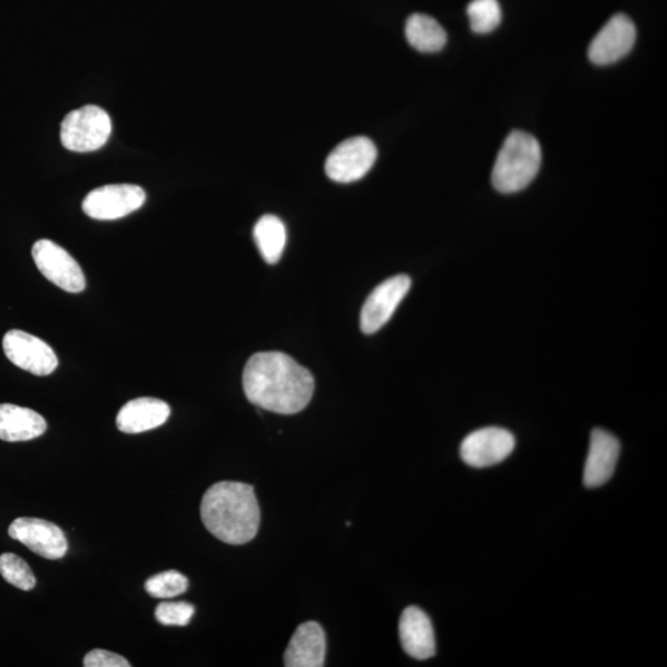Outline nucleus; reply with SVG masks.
<instances>
[{
  "instance_id": "nucleus-1",
  "label": "nucleus",
  "mask_w": 667,
  "mask_h": 667,
  "mask_svg": "<svg viewBox=\"0 0 667 667\" xmlns=\"http://www.w3.org/2000/svg\"><path fill=\"white\" fill-rule=\"evenodd\" d=\"M242 386L252 405L290 416L309 405L314 377L283 352H258L245 366Z\"/></svg>"
},
{
  "instance_id": "nucleus-2",
  "label": "nucleus",
  "mask_w": 667,
  "mask_h": 667,
  "mask_svg": "<svg viewBox=\"0 0 667 667\" xmlns=\"http://www.w3.org/2000/svg\"><path fill=\"white\" fill-rule=\"evenodd\" d=\"M201 517L205 528L219 541L247 544L257 536L260 527V507L253 487L223 481L204 494Z\"/></svg>"
},
{
  "instance_id": "nucleus-3",
  "label": "nucleus",
  "mask_w": 667,
  "mask_h": 667,
  "mask_svg": "<svg viewBox=\"0 0 667 667\" xmlns=\"http://www.w3.org/2000/svg\"><path fill=\"white\" fill-rule=\"evenodd\" d=\"M541 166V144L531 134L513 132L498 152L493 171L494 188L506 194L521 192L534 181Z\"/></svg>"
},
{
  "instance_id": "nucleus-4",
  "label": "nucleus",
  "mask_w": 667,
  "mask_h": 667,
  "mask_svg": "<svg viewBox=\"0 0 667 667\" xmlns=\"http://www.w3.org/2000/svg\"><path fill=\"white\" fill-rule=\"evenodd\" d=\"M112 134L111 116L97 105H86L67 114L61 124V143L74 152L100 150Z\"/></svg>"
},
{
  "instance_id": "nucleus-5",
  "label": "nucleus",
  "mask_w": 667,
  "mask_h": 667,
  "mask_svg": "<svg viewBox=\"0 0 667 667\" xmlns=\"http://www.w3.org/2000/svg\"><path fill=\"white\" fill-rule=\"evenodd\" d=\"M376 159V146L369 137H351L330 152L326 162V172L332 181L355 182L368 174Z\"/></svg>"
},
{
  "instance_id": "nucleus-6",
  "label": "nucleus",
  "mask_w": 667,
  "mask_h": 667,
  "mask_svg": "<svg viewBox=\"0 0 667 667\" xmlns=\"http://www.w3.org/2000/svg\"><path fill=\"white\" fill-rule=\"evenodd\" d=\"M146 193L136 184H108L92 191L83 201V212L97 221H116L140 210Z\"/></svg>"
},
{
  "instance_id": "nucleus-7",
  "label": "nucleus",
  "mask_w": 667,
  "mask_h": 667,
  "mask_svg": "<svg viewBox=\"0 0 667 667\" xmlns=\"http://www.w3.org/2000/svg\"><path fill=\"white\" fill-rule=\"evenodd\" d=\"M33 259L44 278L57 287L70 293L86 290V278L80 264L60 245L47 239L36 241Z\"/></svg>"
},
{
  "instance_id": "nucleus-8",
  "label": "nucleus",
  "mask_w": 667,
  "mask_h": 667,
  "mask_svg": "<svg viewBox=\"0 0 667 667\" xmlns=\"http://www.w3.org/2000/svg\"><path fill=\"white\" fill-rule=\"evenodd\" d=\"M5 357L18 368L36 376H48L58 366L55 351L46 342L23 330L8 331L3 339Z\"/></svg>"
},
{
  "instance_id": "nucleus-9",
  "label": "nucleus",
  "mask_w": 667,
  "mask_h": 667,
  "mask_svg": "<svg viewBox=\"0 0 667 667\" xmlns=\"http://www.w3.org/2000/svg\"><path fill=\"white\" fill-rule=\"evenodd\" d=\"M516 448L511 431L489 427L474 431L460 448L461 459L473 467H488L502 463Z\"/></svg>"
},
{
  "instance_id": "nucleus-10",
  "label": "nucleus",
  "mask_w": 667,
  "mask_h": 667,
  "mask_svg": "<svg viewBox=\"0 0 667 667\" xmlns=\"http://www.w3.org/2000/svg\"><path fill=\"white\" fill-rule=\"evenodd\" d=\"M8 534L48 561H58L67 553V539L61 528L44 519L18 518L9 527Z\"/></svg>"
},
{
  "instance_id": "nucleus-11",
  "label": "nucleus",
  "mask_w": 667,
  "mask_h": 667,
  "mask_svg": "<svg viewBox=\"0 0 667 667\" xmlns=\"http://www.w3.org/2000/svg\"><path fill=\"white\" fill-rule=\"evenodd\" d=\"M636 29L630 16L615 14L595 36L588 57L598 66L612 65L632 52Z\"/></svg>"
},
{
  "instance_id": "nucleus-12",
  "label": "nucleus",
  "mask_w": 667,
  "mask_h": 667,
  "mask_svg": "<svg viewBox=\"0 0 667 667\" xmlns=\"http://www.w3.org/2000/svg\"><path fill=\"white\" fill-rule=\"evenodd\" d=\"M406 274L391 278L372 292L361 310L360 327L365 334L378 331L394 316L399 303L410 290Z\"/></svg>"
},
{
  "instance_id": "nucleus-13",
  "label": "nucleus",
  "mask_w": 667,
  "mask_h": 667,
  "mask_svg": "<svg viewBox=\"0 0 667 667\" xmlns=\"http://www.w3.org/2000/svg\"><path fill=\"white\" fill-rule=\"evenodd\" d=\"M620 453L621 444L614 436L603 429H595L584 471L586 487L596 488L607 484L614 474Z\"/></svg>"
},
{
  "instance_id": "nucleus-14",
  "label": "nucleus",
  "mask_w": 667,
  "mask_h": 667,
  "mask_svg": "<svg viewBox=\"0 0 667 667\" xmlns=\"http://www.w3.org/2000/svg\"><path fill=\"white\" fill-rule=\"evenodd\" d=\"M327 637L317 622L303 623L294 632L284 654L287 667H321L326 665Z\"/></svg>"
},
{
  "instance_id": "nucleus-15",
  "label": "nucleus",
  "mask_w": 667,
  "mask_h": 667,
  "mask_svg": "<svg viewBox=\"0 0 667 667\" xmlns=\"http://www.w3.org/2000/svg\"><path fill=\"white\" fill-rule=\"evenodd\" d=\"M399 640L405 652L417 660H427L437 652L436 635L429 617L418 607H408L400 615Z\"/></svg>"
},
{
  "instance_id": "nucleus-16",
  "label": "nucleus",
  "mask_w": 667,
  "mask_h": 667,
  "mask_svg": "<svg viewBox=\"0 0 667 667\" xmlns=\"http://www.w3.org/2000/svg\"><path fill=\"white\" fill-rule=\"evenodd\" d=\"M170 415V406L161 399L136 398L120 410L116 427L125 434H140L163 426Z\"/></svg>"
},
{
  "instance_id": "nucleus-17",
  "label": "nucleus",
  "mask_w": 667,
  "mask_h": 667,
  "mask_svg": "<svg viewBox=\"0 0 667 667\" xmlns=\"http://www.w3.org/2000/svg\"><path fill=\"white\" fill-rule=\"evenodd\" d=\"M46 420L37 411L15 405H0V440L19 443L42 437Z\"/></svg>"
},
{
  "instance_id": "nucleus-18",
  "label": "nucleus",
  "mask_w": 667,
  "mask_h": 667,
  "mask_svg": "<svg viewBox=\"0 0 667 667\" xmlns=\"http://www.w3.org/2000/svg\"><path fill=\"white\" fill-rule=\"evenodd\" d=\"M406 37L411 47L420 53L443 50L448 42L444 27L427 14H414L406 24Z\"/></svg>"
},
{
  "instance_id": "nucleus-19",
  "label": "nucleus",
  "mask_w": 667,
  "mask_h": 667,
  "mask_svg": "<svg viewBox=\"0 0 667 667\" xmlns=\"http://www.w3.org/2000/svg\"><path fill=\"white\" fill-rule=\"evenodd\" d=\"M253 239L264 261L278 263L287 242V230L276 215H263L253 228Z\"/></svg>"
},
{
  "instance_id": "nucleus-20",
  "label": "nucleus",
  "mask_w": 667,
  "mask_h": 667,
  "mask_svg": "<svg viewBox=\"0 0 667 667\" xmlns=\"http://www.w3.org/2000/svg\"><path fill=\"white\" fill-rule=\"evenodd\" d=\"M470 26L476 34H489L502 22L498 0H473L467 7Z\"/></svg>"
},
{
  "instance_id": "nucleus-21",
  "label": "nucleus",
  "mask_w": 667,
  "mask_h": 667,
  "mask_svg": "<svg viewBox=\"0 0 667 667\" xmlns=\"http://www.w3.org/2000/svg\"><path fill=\"white\" fill-rule=\"evenodd\" d=\"M0 575L19 590L32 591L36 585L31 566L21 556L12 553L0 555Z\"/></svg>"
},
{
  "instance_id": "nucleus-22",
  "label": "nucleus",
  "mask_w": 667,
  "mask_h": 667,
  "mask_svg": "<svg viewBox=\"0 0 667 667\" xmlns=\"http://www.w3.org/2000/svg\"><path fill=\"white\" fill-rule=\"evenodd\" d=\"M189 578L179 572H165L149 578L145 584L147 593L155 598H173L189 590Z\"/></svg>"
},
{
  "instance_id": "nucleus-23",
  "label": "nucleus",
  "mask_w": 667,
  "mask_h": 667,
  "mask_svg": "<svg viewBox=\"0 0 667 667\" xmlns=\"http://www.w3.org/2000/svg\"><path fill=\"white\" fill-rule=\"evenodd\" d=\"M194 614V607L189 602H162L156 607L155 618L163 625H188Z\"/></svg>"
},
{
  "instance_id": "nucleus-24",
  "label": "nucleus",
  "mask_w": 667,
  "mask_h": 667,
  "mask_svg": "<svg viewBox=\"0 0 667 667\" xmlns=\"http://www.w3.org/2000/svg\"><path fill=\"white\" fill-rule=\"evenodd\" d=\"M86 667H129L131 664L123 656L112 652L95 649L84 657Z\"/></svg>"
}]
</instances>
